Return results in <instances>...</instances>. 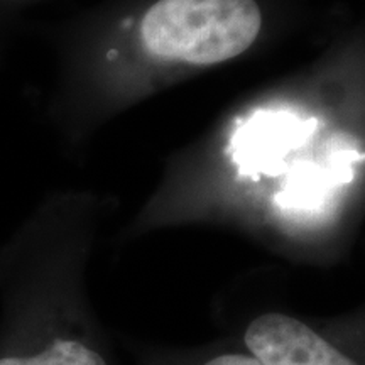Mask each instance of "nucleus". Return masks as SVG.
I'll return each instance as SVG.
<instances>
[{
  "mask_svg": "<svg viewBox=\"0 0 365 365\" xmlns=\"http://www.w3.org/2000/svg\"><path fill=\"white\" fill-rule=\"evenodd\" d=\"M262 26L255 0H159L140 34L153 56L215 65L250 48Z\"/></svg>",
  "mask_w": 365,
  "mask_h": 365,
  "instance_id": "obj_1",
  "label": "nucleus"
},
{
  "mask_svg": "<svg viewBox=\"0 0 365 365\" xmlns=\"http://www.w3.org/2000/svg\"><path fill=\"white\" fill-rule=\"evenodd\" d=\"M244 341L262 365H359L307 323L282 313L252 319Z\"/></svg>",
  "mask_w": 365,
  "mask_h": 365,
  "instance_id": "obj_2",
  "label": "nucleus"
},
{
  "mask_svg": "<svg viewBox=\"0 0 365 365\" xmlns=\"http://www.w3.org/2000/svg\"><path fill=\"white\" fill-rule=\"evenodd\" d=\"M304 137V124L293 115L261 113L255 115L234 139V161L242 173L261 171L276 175L281 170L287 150L299 145Z\"/></svg>",
  "mask_w": 365,
  "mask_h": 365,
  "instance_id": "obj_3",
  "label": "nucleus"
},
{
  "mask_svg": "<svg viewBox=\"0 0 365 365\" xmlns=\"http://www.w3.org/2000/svg\"><path fill=\"white\" fill-rule=\"evenodd\" d=\"M0 365H107L93 349L78 340L56 339L48 349L31 357H4Z\"/></svg>",
  "mask_w": 365,
  "mask_h": 365,
  "instance_id": "obj_4",
  "label": "nucleus"
},
{
  "mask_svg": "<svg viewBox=\"0 0 365 365\" xmlns=\"http://www.w3.org/2000/svg\"><path fill=\"white\" fill-rule=\"evenodd\" d=\"M205 365H262L257 359L247 354H222L210 359Z\"/></svg>",
  "mask_w": 365,
  "mask_h": 365,
  "instance_id": "obj_5",
  "label": "nucleus"
}]
</instances>
